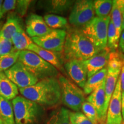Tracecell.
<instances>
[{
    "label": "cell",
    "instance_id": "39",
    "mask_svg": "<svg viewBox=\"0 0 124 124\" xmlns=\"http://www.w3.org/2000/svg\"><path fill=\"white\" fill-rule=\"evenodd\" d=\"M2 22H1V21H0V30H1V28H2Z\"/></svg>",
    "mask_w": 124,
    "mask_h": 124
},
{
    "label": "cell",
    "instance_id": "17",
    "mask_svg": "<svg viewBox=\"0 0 124 124\" xmlns=\"http://www.w3.org/2000/svg\"><path fill=\"white\" fill-rule=\"evenodd\" d=\"M75 1L70 0H51L39 1L40 7L50 14H63L72 8Z\"/></svg>",
    "mask_w": 124,
    "mask_h": 124
},
{
    "label": "cell",
    "instance_id": "21",
    "mask_svg": "<svg viewBox=\"0 0 124 124\" xmlns=\"http://www.w3.org/2000/svg\"><path fill=\"white\" fill-rule=\"evenodd\" d=\"M70 111L64 107H60L51 111L46 124H71Z\"/></svg>",
    "mask_w": 124,
    "mask_h": 124
},
{
    "label": "cell",
    "instance_id": "16",
    "mask_svg": "<svg viewBox=\"0 0 124 124\" xmlns=\"http://www.w3.org/2000/svg\"><path fill=\"white\" fill-rule=\"evenodd\" d=\"M21 29H23V24L21 17L15 12H10L0 30V36L11 40L14 35Z\"/></svg>",
    "mask_w": 124,
    "mask_h": 124
},
{
    "label": "cell",
    "instance_id": "15",
    "mask_svg": "<svg viewBox=\"0 0 124 124\" xmlns=\"http://www.w3.org/2000/svg\"><path fill=\"white\" fill-rule=\"evenodd\" d=\"M28 50L35 52L45 61L47 62L49 64L55 67L59 71H60L63 73L66 72L64 68V64H63L64 60H63L62 54H57L52 51L43 49L36 45L35 43L32 44L29 46Z\"/></svg>",
    "mask_w": 124,
    "mask_h": 124
},
{
    "label": "cell",
    "instance_id": "19",
    "mask_svg": "<svg viewBox=\"0 0 124 124\" xmlns=\"http://www.w3.org/2000/svg\"><path fill=\"white\" fill-rule=\"evenodd\" d=\"M19 90L4 72H0V96L12 101L18 96Z\"/></svg>",
    "mask_w": 124,
    "mask_h": 124
},
{
    "label": "cell",
    "instance_id": "24",
    "mask_svg": "<svg viewBox=\"0 0 124 124\" xmlns=\"http://www.w3.org/2000/svg\"><path fill=\"white\" fill-rule=\"evenodd\" d=\"M113 1L97 0L94 1V8L98 17H107L110 16Z\"/></svg>",
    "mask_w": 124,
    "mask_h": 124
},
{
    "label": "cell",
    "instance_id": "37",
    "mask_svg": "<svg viewBox=\"0 0 124 124\" xmlns=\"http://www.w3.org/2000/svg\"><path fill=\"white\" fill-rule=\"evenodd\" d=\"M124 30V15L123 16V21H122V31Z\"/></svg>",
    "mask_w": 124,
    "mask_h": 124
},
{
    "label": "cell",
    "instance_id": "5",
    "mask_svg": "<svg viewBox=\"0 0 124 124\" xmlns=\"http://www.w3.org/2000/svg\"><path fill=\"white\" fill-rule=\"evenodd\" d=\"M58 78L61 89L62 103L75 112H79L86 101L84 91L72 80L61 74Z\"/></svg>",
    "mask_w": 124,
    "mask_h": 124
},
{
    "label": "cell",
    "instance_id": "32",
    "mask_svg": "<svg viewBox=\"0 0 124 124\" xmlns=\"http://www.w3.org/2000/svg\"><path fill=\"white\" fill-rule=\"evenodd\" d=\"M17 1L16 0H5L3 1L1 10V18L8 12L15 10Z\"/></svg>",
    "mask_w": 124,
    "mask_h": 124
},
{
    "label": "cell",
    "instance_id": "1",
    "mask_svg": "<svg viewBox=\"0 0 124 124\" xmlns=\"http://www.w3.org/2000/svg\"><path fill=\"white\" fill-rule=\"evenodd\" d=\"M18 90L23 97L43 107L55 106L61 101V89L58 78L43 79L33 86Z\"/></svg>",
    "mask_w": 124,
    "mask_h": 124
},
{
    "label": "cell",
    "instance_id": "10",
    "mask_svg": "<svg viewBox=\"0 0 124 124\" xmlns=\"http://www.w3.org/2000/svg\"><path fill=\"white\" fill-rule=\"evenodd\" d=\"M122 90L121 80L119 77L115 90L113 93L106 114V124H122L123 118L121 108Z\"/></svg>",
    "mask_w": 124,
    "mask_h": 124
},
{
    "label": "cell",
    "instance_id": "3",
    "mask_svg": "<svg viewBox=\"0 0 124 124\" xmlns=\"http://www.w3.org/2000/svg\"><path fill=\"white\" fill-rule=\"evenodd\" d=\"M16 124H38L44 114L41 105L21 95L12 100Z\"/></svg>",
    "mask_w": 124,
    "mask_h": 124
},
{
    "label": "cell",
    "instance_id": "38",
    "mask_svg": "<svg viewBox=\"0 0 124 124\" xmlns=\"http://www.w3.org/2000/svg\"><path fill=\"white\" fill-rule=\"evenodd\" d=\"M0 124H4V122H3L2 119H1V116H0Z\"/></svg>",
    "mask_w": 124,
    "mask_h": 124
},
{
    "label": "cell",
    "instance_id": "18",
    "mask_svg": "<svg viewBox=\"0 0 124 124\" xmlns=\"http://www.w3.org/2000/svg\"><path fill=\"white\" fill-rule=\"evenodd\" d=\"M124 15V0L113 1L110 18L117 32V38L120 40L122 32V21Z\"/></svg>",
    "mask_w": 124,
    "mask_h": 124
},
{
    "label": "cell",
    "instance_id": "26",
    "mask_svg": "<svg viewBox=\"0 0 124 124\" xmlns=\"http://www.w3.org/2000/svg\"><path fill=\"white\" fill-rule=\"evenodd\" d=\"M20 51L15 48L10 53L0 58V72H5L18 61Z\"/></svg>",
    "mask_w": 124,
    "mask_h": 124
},
{
    "label": "cell",
    "instance_id": "40",
    "mask_svg": "<svg viewBox=\"0 0 124 124\" xmlns=\"http://www.w3.org/2000/svg\"><path fill=\"white\" fill-rule=\"evenodd\" d=\"M98 124H106V122H104V123L103 122H100Z\"/></svg>",
    "mask_w": 124,
    "mask_h": 124
},
{
    "label": "cell",
    "instance_id": "29",
    "mask_svg": "<svg viewBox=\"0 0 124 124\" xmlns=\"http://www.w3.org/2000/svg\"><path fill=\"white\" fill-rule=\"evenodd\" d=\"M70 120L71 124H93L83 113L70 111Z\"/></svg>",
    "mask_w": 124,
    "mask_h": 124
},
{
    "label": "cell",
    "instance_id": "35",
    "mask_svg": "<svg viewBox=\"0 0 124 124\" xmlns=\"http://www.w3.org/2000/svg\"><path fill=\"white\" fill-rule=\"evenodd\" d=\"M121 108H122V116L123 121H124V92L122 93L121 96Z\"/></svg>",
    "mask_w": 124,
    "mask_h": 124
},
{
    "label": "cell",
    "instance_id": "13",
    "mask_svg": "<svg viewBox=\"0 0 124 124\" xmlns=\"http://www.w3.org/2000/svg\"><path fill=\"white\" fill-rule=\"evenodd\" d=\"M105 81L97 89L91 93L87 98V101L90 103L95 108L99 122L103 123L106 122L108 110L106 105Z\"/></svg>",
    "mask_w": 124,
    "mask_h": 124
},
{
    "label": "cell",
    "instance_id": "25",
    "mask_svg": "<svg viewBox=\"0 0 124 124\" xmlns=\"http://www.w3.org/2000/svg\"><path fill=\"white\" fill-rule=\"evenodd\" d=\"M43 18L46 25L51 29H62L67 27L68 20L64 17L54 14H47Z\"/></svg>",
    "mask_w": 124,
    "mask_h": 124
},
{
    "label": "cell",
    "instance_id": "14",
    "mask_svg": "<svg viewBox=\"0 0 124 124\" xmlns=\"http://www.w3.org/2000/svg\"><path fill=\"white\" fill-rule=\"evenodd\" d=\"M110 52V49L106 48L102 49L92 58L83 61V64L86 67L88 78L91 77L102 69L107 67Z\"/></svg>",
    "mask_w": 124,
    "mask_h": 124
},
{
    "label": "cell",
    "instance_id": "27",
    "mask_svg": "<svg viewBox=\"0 0 124 124\" xmlns=\"http://www.w3.org/2000/svg\"><path fill=\"white\" fill-rule=\"evenodd\" d=\"M118 44L119 39L117 38L116 28L110 18L108 31V48L111 51H115L118 48Z\"/></svg>",
    "mask_w": 124,
    "mask_h": 124
},
{
    "label": "cell",
    "instance_id": "36",
    "mask_svg": "<svg viewBox=\"0 0 124 124\" xmlns=\"http://www.w3.org/2000/svg\"><path fill=\"white\" fill-rule=\"evenodd\" d=\"M3 1L2 0H0V19H1V8H2Z\"/></svg>",
    "mask_w": 124,
    "mask_h": 124
},
{
    "label": "cell",
    "instance_id": "2",
    "mask_svg": "<svg viewBox=\"0 0 124 124\" xmlns=\"http://www.w3.org/2000/svg\"><path fill=\"white\" fill-rule=\"evenodd\" d=\"M63 48V58L64 61L78 60L84 61L92 58L100 52V49L94 46L80 29L67 28Z\"/></svg>",
    "mask_w": 124,
    "mask_h": 124
},
{
    "label": "cell",
    "instance_id": "23",
    "mask_svg": "<svg viewBox=\"0 0 124 124\" xmlns=\"http://www.w3.org/2000/svg\"><path fill=\"white\" fill-rule=\"evenodd\" d=\"M11 40L13 47L20 51L28 50L29 46L34 43L24 28L17 32Z\"/></svg>",
    "mask_w": 124,
    "mask_h": 124
},
{
    "label": "cell",
    "instance_id": "34",
    "mask_svg": "<svg viewBox=\"0 0 124 124\" xmlns=\"http://www.w3.org/2000/svg\"><path fill=\"white\" fill-rule=\"evenodd\" d=\"M118 46H120L121 50L124 53V30L122 31L121 34L120 40H119Z\"/></svg>",
    "mask_w": 124,
    "mask_h": 124
},
{
    "label": "cell",
    "instance_id": "30",
    "mask_svg": "<svg viewBox=\"0 0 124 124\" xmlns=\"http://www.w3.org/2000/svg\"><path fill=\"white\" fill-rule=\"evenodd\" d=\"M32 1L28 0H18L17 1L16 8L15 9V13L20 17L24 16L27 13L28 9Z\"/></svg>",
    "mask_w": 124,
    "mask_h": 124
},
{
    "label": "cell",
    "instance_id": "31",
    "mask_svg": "<svg viewBox=\"0 0 124 124\" xmlns=\"http://www.w3.org/2000/svg\"><path fill=\"white\" fill-rule=\"evenodd\" d=\"M13 48L12 40L0 36V58L10 53Z\"/></svg>",
    "mask_w": 124,
    "mask_h": 124
},
{
    "label": "cell",
    "instance_id": "8",
    "mask_svg": "<svg viewBox=\"0 0 124 124\" xmlns=\"http://www.w3.org/2000/svg\"><path fill=\"white\" fill-rule=\"evenodd\" d=\"M66 37L65 29H54L52 32L40 38H33V42L43 49L57 54L63 53Z\"/></svg>",
    "mask_w": 124,
    "mask_h": 124
},
{
    "label": "cell",
    "instance_id": "12",
    "mask_svg": "<svg viewBox=\"0 0 124 124\" xmlns=\"http://www.w3.org/2000/svg\"><path fill=\"white\" fill-rule=\"evenodd\" d=\"M53 30L46 25L44 18L37 14L31 13L26 19V32L31 38L44 36Z\"/></svg>",
    "mask_w": 124,
    "mask_h": 124
},
{
    "label": "cell",
    "instance_id": "9",
    "mask_svg": "<svg viewBox=\"0 0 124 124\" xmlns=\"http://www.w3.org/2000/svg\"><path fill=\"white\" fill-rule=\"evenodd\" d=\"M4 72L18 89L32 86L39 81L38 79L18 60Z\"/></svg>",
    "mask_w": 124,
    "mask_h": 124
},
{
    "label": "cell",
    "instance_id": "28",
    "mask_svg": "<svg viewBox=\"0 0 124 124\" xmlns=\"http://www.w3.org/2000/svg\"><path fill=\"white\" fill-rule=\"evenodd\" d=\"M81 110L83 112V114L91 122H92L93 124H98L100 123L95 108L89 102L85 101L83 103Z\"/></svg>",
    "mask_w": 124,
    "mask_h": 124
},
{
    "label": "cell",
    "instance_id": "22",
    "mask_svg": "<svg viewBox=\"0 0 124 124\" xmlns=\"http://www.w3.org/2000/svg\"><path fill=\"white\" fill-rule=\"evenodd\" d=\"M0 116L4 124H16L12 101L0 96Z\"/></svg>",
    "mask_w": 124,
    "mask_h": 124
},
{
    "label": "cell",
    "instance_id": "11",
    "mask_svg": "<svg viewBox=\"0 0 124 124\" xmlns=\"http://www.w3.org/2000/svg\"><path fill=\"white\" fill-rule=\"evenodd\" d=\"M64 68L72 81L80 88L83 89L88 77L83 61L75 59L65 61Z\"/></svg>",
    "mask_w": 124,
    "mask_h": 124
},
{
    "label": "cell",
    "instance_id": "6",
    "mask_svg": "<svg viewBox=\"0 0 124 124\" xmlns=\"http://www.w3.org/2000/svg\"><path fill=\"white\" fill-rule=\"evenodd\" d=\"M110 21V16L95 17L80 29L96 47L102 50L108 48V31Z\"/></svg>",
    "mask_w": 124,
    "mask_h": 124
},
{
    "label": "cell",
    "instance_id": "33",
    "mask_svg": "<svg viewBox=\"0 0 124 124\" xmlns=\"http://www.w3.org/2000/svg\"><path fill=\"white\" fill-rule=\"evenodd\" d=\"M120 78L121 80V85L122 93L124 92V56L122 58V63L121 67V70L120 75Z\"/></svg>",
    "mask_w": 124,
    "mask_h": 124
},
{
    "label": "cell",
    "instance_id": "20",
    "mask_svg": "<svg viewBox=\"0 0 124 124\" xmlns=\"http://www.w3.org/2000/svg\"><path fill=\"white\" fill-rule=\"evenodd\" d=\"M107 73L108 70L107 67H106L91 77L88 78L86 84L83 87L85 94L86 95H90L91 93L101 86V85L106 80Z\"/></svg>",
    "mask_w": 124,
    "mask_h": 124
},
{
    "label": "cell",
    "instance_id": "4",
    "mask_svg": "<svg viewBox=\"0 0 124 124\" xmlns=\"http://www.w3.org/2000/svg\"><path fill=\"white\" fill-rule=\"evenodd\" d=\"M18 60L39 80L47 78H58L60 75L58 69L31 51H20Z\"/></svg>",
    "mask_w": 124,
    "mask_h": 124
},
{
    "label": "cell",
    "instance_id": "7",
    "mask_svg": "<svg viewBox=\"0 0 124 124\" xmlns=\"http://www.w3.org/2000/svg\"><path fill=\"white\" fill-rule=\"evenodd\" d=\"M94 1L80 0L74 3L70 14L69 21L72 27L80 29L95 17Z\"/></svg>",
    "mask_w": 124,
    "mask_h": 124
}]
</instances>
